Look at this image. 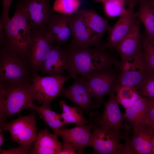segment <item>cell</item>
Instances as JSON below:
<instances>
[{
	"label": "cell",
	"mask_w": 154,
	"mask_h": 154,
	"mask_svg": "<svg viewBox=\"0 0 154 154\" xmlns=\"http://www.w3.org/2000/svg\"><path fill=\"white\" fill-rule=\"evenodd\" d=\"M50 104H42L37 106L35 104L31 109L35 110L40 118L43 120L54 131L62 127L64 125L60 114L52 111Z\"/></svg>",
	"instance_id": "d4e9b609"
},
{
	"label": "cell",
	"mask_w": 154,
	"mask_h": 154,
	"mask_svg": "<svg viewBox=\"0 0 154 154\" xmlns=\"http://www.w3.org/2000/svg\"><path fill=\"white\" fill-rule=\"evenodd\" d=\"M135 14L137 18L143 25L147 36L154 42V11L149 0H141Z\"/></svg>",
	"instance_id": "cb8c5ba5"
},
{
	"label": "cell",
	"mask_w": 154,
	"mask_h": 154,
	"mask_svg": "<svg viewBox=\"0 0 154 154\" xmlns=\"http://www.w3.org/2000/svg\"><path fill=\"white\" fill-rule=\"evenodd\" d=\"M4 130L8 131L12 139L20 145L31 148L37 135V127L34 114L19 116L10 122L0 125Z\"/></svg>",
	"instance_id": "9c48e42d"
},
{
	"label": "cell",
	"mask_w": 154,
	"mask_h": 154,
	"mask_svg": "<svg viewBox=\"0 0 154 154\" xmlns=\"http://www.w3.org/2000/svg\"><path fill=\"white\" fill-rule=\"evenodd\" d=\"M31 84L0 83V125L9 116L31 109L35 99Z\"/></svg>",
	"instance_id": "3957f363"
},
{
	"label": "cell",
	"mask_w": 154,
	"mask_h": 154,
	"mask_svg": "<svg viewBox=\"0 0 154 154\" xmlns=\"http://www.w3.org/2000/svg\"><path fill=\"white\" fill-rule=\"evenodd\" d=\"M52 40L42 30H31V38L26 56L34 76L48 57L53 45Z\"/></svg>",
	"instance_id": "30bf717a"
},
{
	"label": "cell",
	"mask_w": 154,
	"mask_h": 154,
	"mask_svg": "<svg viewBox=\"0 0 154 154\" xmlns=\"http://www.w3.org/2000/svg\"><path fill=\"white\" fill-rule=\"evenodd\" d=\"M67 62V71L72 77L84 78L106 68H118V61L104 47L95 48L65 45L63 48Z\"/></svg>",
	"instance_id": "6da1fadb"
},
{
	"label": "cell",
	"mask_w": 154,
	"mask_h": 154,
	"mask_svg": "<svg viewBox=\"0 0 154 154\" xmlns=\"http://www.w3.org/2000/svg\"><path fill=\"white\" fill-rule=\"evenodd\" d=\"M13 0H2L3 9L0 22L4 25L10 19L9 16V9Z\"/></svg>",
	"instance_id": "d6a6232c"
},
{
	"label": "cell",
	"mask_w": 154,
	"mask_h": 154,
	"mask_svg": "<svg viewBox=\"0 0 154 154\" xmlns=\"http://www.w3.org/2000/svg\"><path fill=\"white\" fill-rule=\"evenodd\" d=\"M72 38L70 44L85 47H104L102 40L94 36L84 22L74 13L68 15Z\"/></svg>",
	"instance_id": "9a60e30c"
},
{
	"label": "cell",
	"mask_w": 154,
	"mask_h": 154,
	"mask_svg": "<svg viewBox=\"0 0 154 154\" xmlns=\"http://www.w3.org/2000/svg\"><path fill=\"white\" fill-rule=\"evenodd\" d=\"M125 2L119 1H108L103 3L105 12L109 17L121 16L126 11Z\"/></svg>",
	"instance_id": "f546056e"
},
{
	"label": "cell",
	"mask_w": 154,
	"mask_h": 154,
	"mask_svg": "<svg viewBox=\"0 0 154 154\" xmlns=\"http://www.w3.org/2000/svg\"><path fill=\"white\" fill-rule=\"evenodd\" d=\"M93 0L96 2L101 3H103L104 1V0Z\"/></svg>",
	"instance_id": "ab89813d"
},
{
	"label": "cell",
	"mask_w": 154,
	"mask_h": 154,
	"mask_svg": "<svg viewBox=\"0 0 154 154\" xmlns=\"http://www.w3.org/2000/svg\"><path fill=\"white\" fill-rule=\"evenodd\" d=\"M31 29L23 0H18L12 17L4 25L0 23V44L26 56Z\"/></svg>",
	"instance_id": "7a4b0ae2"
},
{
	"label": "cell",
	"mask_w": 154,
	"mask_h": 154,
	"mask_svg": "<svg viewBox=\"0 0 154 154\" xmlns=\"http://www.w3.org/2000/svg\"><path fill=\"white\" fill-rule=\"evenodd\" d=\"M144 96L147 102V114L151 125L154 122V98Z\"/></svg>",
	"instance_id": "836d02e7"
},
{
	"label": "cell",
	"mask_w": 154,
	"mask_h": 154,
	"mask_svg": "<svg viewBox=\"0 0 154 154\" xmlns=\"http://www.w3.org/2000/svg\"><path fill=\"white\" fill-rule=\"evenodd\" d=\"M59 104L62 111L60 114L64 124L73 123L80 125L89 123L83 116L82 110L80 108L69 106L64 100L60 101Z\"/></svg>",
	"instance_id": "484cf974"
},
{
	"label": "cell",
	"mask_w": 154,
	"mask_h": 154,
	"mask_svg": "<svg viewBox=\"0 0 154 154\" xmlns=\"http://www.w3.org/2000/svg\"><path fill=\"white\" fill-rule=\"evenodd\" d=\"M23 3L31 30L46 32L55 14L50 0H23Z\"/></svg>",
	"instance_id": "7c38bea8"
},
{
	"label": "cell",
	"mask_w": 154,
	"mask_h": 154,
	"mask_svg": "<svg viewBox=\"0 0 154 154\" xmlns=\"http://www.w3.org/2000/svg\"><path fill=\"white\" fill-rule=\"evenodd\" d=\"M134 3L129 0L128 9L108 31V37L104 44L106 49L115 50L121 41L129 34L138 21L134 10Z\"/></svg>",
	"instance_id": "4fadbf2b"
},
{
	"label": "cell",
	"mask_w": 154,
	"mask_h": 154,
	"mask_svg": "<svg viewBox=\"0 0 154 154\" xmlns=\"http://www.w3.org/2000/svg\"><path fill=\"white\" fill-rule=\"evenodd\" d=\"M72 78L73 83L68 87L62 89L59 96L68 99L87 113L90 110L96 109L93 96L84 80L77 76Z\"/></svg>",
	"instance_id": "5bb4252c"
},
{
	"label": "cell",
	"mask_w": 154,
	"mask_h": 154,
	"mask_svg": "<svg viewBox=\"0 0 154 154\" xmlns=\"http://www.w3.org/2000/svg\"><path fill=\"white\" fill-rule=\"evenodd\" d=\"M124 116L126 120L125 124L132 128L133 132L150 126L145 97L141 95L133 106L125 110Z\"/></svg>",
	"instance_id": "e0dca14e"
},
{
	"label": "cell",
	"mask_w": 154,
	"mask_h": 154,
	"mask_svg": "<svg viewBox=\"0 0 154 154\" xmlns=\"http://www.w3.org/2000/svg\"><path fill=\"white\" fill-rule=\"evenodd\" d=\"M80 4V0H56L53 9L61 14L71 15L78 10Z\"/></svg>",
	"instance_id": "f1b7e54d"
},
{
	"label": "cell",
	"mask_w": 154,
	"mask_h": 154,
	"mask_svg": "<svg viewBox=\"0 0 154 154\" xmlns=\"http://www.w3.org/2000/svg\"><path fill=\"white\" fill-rule=\"evenodd\" d=\"M118 75L113 66H111L82 78L85 81L93 96L96 108H99L103 102L104 96L116 92Z\"/></svg>",
	"instance_id": "8992f818"
},
{
	"label": "cell",
	"mask_w": 154,
	"mask_h": 154,
	"mask_svg": "<svg viewBox=\"0 0 154 154\" xmlns=\"http://www.w3.org/2000/svg\"><path fill=\"white\" fill-rule=\"evenodd\" d=\"M63 140L62 149L59 154H74L76 153L72 147L71 143L68 141L64 140Z\"/></svg>",
	"instance_id": "e575fe53"
},
{
	"label": "cell",
	"mask_w": 154,
	"mask_h": 154,
	"mask_svg": "<svg viewBox=\"0 0 154 154\" xmlns=\"http://www.w3.org/2000/svg\"><path fill=\"white\" fill-rule=\"evenodd\" d=\"M152 144V147L151 154H154V136L153 139Z\"/></svg>",
	"instance_id": "74e56055"
},
{
	"label": "cell",
	"mask_w": 154,
	"mask_h": 154,
	"mask_svg": "<svg viewBox=\"0 0 154 154\" xmlns=\"http://www.w3.org/2000/svg\"><path fill=\"white\" fill-rule=\"evenodd\" d=\"M3 130L2 127L0 126V147L2 146L5 140L3 135Z\"/></svg>",
	"instance_id": "d590c367"
},
{
	"label": "cell",
	"mask_w": 154,
	"mask_h": 154,
	"mask_svg": "<svg viewBox=\"0 0 154 154\" xmlns=\"http://www.w3.org/2000/svg\"><path fill=\"white\" fill-rule=\"evenodd\" d=\"M57 136L55 133H50L46 128L40 131L33 142L31 154H59L62 144Z\"/></svg>",
	"instance_id": "44dd1931"
},
{
	"label": "cell",
	"mask_w": 154,
	"mask_h": 154,
	"mask_svg": "<svg viewBox=\"0 0 154 154\" xmlns=\"http://www.w3.org/2000/svg\"><path fill=\"white\" fill-rule=\"evenodd\" d=\"M130 143L135 154H151L154 130L151 125L133 132Z\"/></svg>",
	"instance_id": "603a6c76"
},
{
	"label": "cell",
	"mask_w": 154,
	"mask_h": 154,
	"mask_svg": "<svg viewBox=\"0 0 154 154\" xmlns=\"http://www.w3.org/2000/svg\"><path fill=\"white\" fill-rule=\"evenodd\" d=\"M116 92L119 104L122 105L125 110L133 106L141 95L135 88L128 87H117Z\"/></svg>",
	"instance_id": "4316f807"
},
{
	"label": "cell",
	"mask_w": 154,
	"mask_h": 154,
	"mask_svg": "<svg viewBox=\"0 0 154 154\" xmlns=\"http://www.w3.org/2000/svg\"><path fill=\"white\" fill-rule=\"evenodd\" d=\"M92 129L88 146L92 147L94 153L132 154L129 146L125 143H120L121 139H124V134L121 135L119 131L106 129L93 124Z\"/></svg>",
	"instance_id": "5b68a950"
},
{
	"label": "cell",
	"mask_w": 154,
	"mask_h": 154,
	"mask_svg": "<svg viewBox=\"0 0 154 154\" xmlns=\"http://www.w3.org/2000/svg\"><path fill=\"white\" fill-rule=\"evenodd\" d=\"M34 76L26 56L1 46L0 83L31 84Z\"/></svg>",
	"instance_id": "277c9868"
},
{
	"label": "cell",
	"mask_w": 154,
	"mask_h": 154,
	"mask_svg": "<svg viewBox=\"0 0 154 154\" xmlns=\"http://www.w3.org/2000/svg\"><path fill=\"white\" fill-rule=\"evenodd\" d=\"M151 125L154 130V122L151 124Z\"/></svg>",
	"instance_id": "60d3db41"
},
{
	"label": "cell",
	"mask_w": 154,
	"mask_h": 154,
	"mask_svg": "<svg viewBox=\"0 0 154 154\" xmlns=\"http://www.w3.org/2000/svg\"><path fill=\"white\" fill-rule=\"evenodd\" d=\"M149 2L150 6L154 11V0L149 1Z\"/></svg>",
	"instance_id": "8d00e7d4"
},
{
	"label": "cell",
	"mask_w": 154,
	"mask_h": 154,
	"mask_svg": "<svg viewBox=\"0 0 154 154\" xmlns=\"http://www.w3.org/2000/svg\"><path fill=\"white\" fill-rule=\"evenodd\" d=\"M140 21H137L129 34L115 49L121 60L135 57L142 52L141 35L140 31Z\"/></svg>",
	"instance_id": "ac0fdd59"
},
{
	"label": "cell",
	"mask_w": 154,
	"mask_h": 154,
	"mask_svg": "<svg viewBox=\"0 0 154 154\" xmlns=\"http://www.w3.org/2000/svg\"><path fill=\"white\" fill-rule=\"evenodd\" d=\"M85 23L93 34L102 40L103 34L110 27L108 21L92 9H82L74 13Z\"/></svg>",
	"instance_id": "7402d4cb"
},
{
	"label": "cell",
	"mask_w": 154,
	"mask_h": 154,
	"mask_svg": "<svg viewBox=\"0 0 154 154\" xmlns=\"http://www.w3.org/2000/svg\"><path fill=\"white\" fill-rule=\"evenodd\" d=\"M32 149L27 148L21 145L18 147L6 150L0 149V154H31Z\"/></svg>",
	"instance_id": "1f68e13d"
},
{
	"label": "cell",
	"mask_w": 154,
	"mask_h": 154,
	"mask_svg": "<svg viewBox=\"0 0 154 154\" xmlns=\"http://www.w3.org/2000/svg\"><path fill=\"white\" fill-rule=\"evenodd\" d=\"M142 52L145 61L149 69L154 72V42L145 33L141 35Z\"/></svg>",
	"instance_id": "83f0119b"
},
{
	"label": "cell",
	"mask_w": 154,
	"mask_h": 154,
	"mask_svg": "<svg viewBox=\"0 0 154 154\" xmlns=\"http://www.w3.org/2000/svg\"><path fill=\"white\" fill-rule=\"evenodd\" d=\"M117 87L135 88L141 84L151 71L147 65L142 52L133 58L119 61Z\"/></svg>",
	"instance_id": "52a82bcc"
},
{
	"label": "cell",
	"mask_w": 154,
	"mask_h": 154,
	"mask_svg": "<svg viewBox=\"0 0 154 154\" xmlns=\"http://www.w3.org/2000/svg\"><path fill=\"white\" fill-rule=\"evenodd\" d=\"M126 0H104V2L103 4L105 2L108 1H119L125 2Z\"/></svg>",
	"instance_id": "f35d334b"
},
{
	"label": "cell",
	"mask_w": 154,
	"mask_h": 154,
	"mask_svg": "<svg viewBox=\"0 0 154 154\" xmlns=\"http://www.w3.org/2000/svg\"><path fill=\"white\" fill-rule=\"evenodd\" d=\"M46 34L57 45L60 46L65 44L71 35L68 15L55 13L49 23Z\"/></svg>",
	"instance_id": "ffe728a7"
},
{
	"label": "cell",
	"mask_w": 154,
	"mask_h": 154,
	"mask_svg": "<svg viewBox=\"0 0 154 154\" xmlns=\"http://www.w3.org/2000/svg\"><path fill=\"white\" fill-rule=\"evenodd\" d=\"M109 96L108 100L104 103L102 114L99 115L98 112L91 113L89 116V122L106 129L119 131L124 129L125 118L120 110L115 93Z\"/></svg>",
	"instance_id": "8fae6325"
},
{
	"label": "cell",
	"mask_w": 154,
	"mask_h": 154,
	"mask_svg": "<svg viewBox=\"0 0 154 154\" xmlns=\"http://www.w3.org/2000/svg\"><path fill=\"white\" fill-rule=\"evenodd\" d=\"M135 89L143 96L154 98V72L151 71L143 83Z\"/></svg>",
	"instance_id": "4dcf8cb0"
},
{
	"label": "cell",
	"mask_w": 154,
	"mask_h": 154,
	"mask_svg": "<svg viewBox=\"0 0 154 154\" xmlns=\"http://www.w3.org/2000/svg\"><path fill=\"white\" fill-rule=\"evenodd\" d=\"M71 78L69 74L45 76L36 74L31 84L35 100L41 104H50L52 100L59 95L64 83Z\"/></svg>",
	"instance_id": "ba28073f"
},
{
	"label": "cell",
	"mask_w": 154,
	"mask_h": 154,
	"mask_svg": "<svg viewBox=\"0 0 154 154\" xmlns=\"http://www.w3.org/2000/svg\"><path fill=\"white\" fill-rule=\"evenodd\" d=\"M93 124L76 125L70 129L61 128L54 131L58 136L70 143L77 154H81L88 146Z\"/></svg>",
	"instance_id": "2e32d148"
},
{
	"label": "cell",
	"mask_w": 154,
	"mask_h": 154,
	"mask_svg": "<svg viewBox=\"0 0 154 154\" xmlns=\"http://www.w3.org/2000/svg\"><path fill=\"white\" fill-rule=\"evenodd\" d=\"M67 62L63 48L57 45L52 47L49 55L43 62L38 72L49 75L65 76Z\"/></svg>",
	"instance_id": "d6986e66"
}]
</instances>
